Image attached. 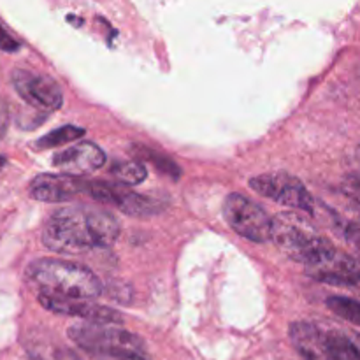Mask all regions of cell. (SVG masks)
I'll return each instance as SVG.
<instances>
[{
  "mask_svg": "<svg viewBox=\"0 0 360 360\" xmlns=\"http://www.w3.org/2000/svg\"><path fill=\"white\" fill-rule=\"evenodd\" d=\"M120 238V221L112 213L91 206L63 207L46 220L42 243L62 255H81L111 248Z\"/></svg>",
  "mask_w": 360,
  "mask_h": 360,
  "instance_id": "obj_1",
  "label": "cell"
},
{
  "mask_svg": "<svg viewBox=\"0 0 360 360\" xmlns=\"http://www.w3.org/2000/svg\"><path fill=\"white\" fill-rule=\"evenodd\" d=\"M25 276L37 299L94 301L104 292L94 271L69 260L39 259L27 267Z\"/></svg>",
  "mask_w": 360,
  "mask_h": 360,
  "instance_id": "obj_2",
  "label": "cell"
},
{
  "mask_svg": "<svg viewBox=\"0 0 360 360\" xmlns=\"http://www.w3.org/2000/svg\"><path fill=\"white\" fill-rule=\"evenodd\" d=\"M67 336L94 360H150L144 341L120 327L76 323Z\"/></svg>",
  "mask_w": 360,
  "mask_h": 360,
  "instance_id": "obj_3",
  "label": "cell"
},
{
  "mask_svg": "<svg viewBox=\"0 0 360 360\" xmlns=\"http://www.w3.org/2000/svg\"><path fill=\"white\" fill-rule=\"evenodd\" d=\"M273 241L288 259L311 267L336 252L333 243L315 231L306 218L283 213L273 220Z\"/></svg>",
  "mask_w": 360,
  "mask_h": 360,
  "instance_id": "obj_4",
  "label": "cell"
},
{
  "mask_svg": "<svg viewBox=\"0 0 360 360\" xmlns=\"http://www.w3.org/2000/svg\"><path fill=\"white\" fill-rule=\"evenodd\" d=\"M290 340L308 360H360V334L295 322L290 326Z\"/></svg>",
  "mask_w": 360,
  "mask_h": 360,
  "instance_id": "obj_5",
  "label": "cell"
},
{
  "mask_svg": "<svg viewBox=\"0 0 360 360\" xmlns=\"http://www.w3.org/2000/svg\"><path fill=\"white\" fill-rule=\"evenodd\" d=\"M229 227L253 243L273 241V220L262 206L243 193H229L224 202Z\"/></svg>",
  "mask_w": 360,
  "mask_h": 360,
  "instance_id": "obj_6",
  "label": "cell"
},
{
  "mask_svg": "<svg viewBox=\"0 0 360 360\" xmlns=\"http://www.w3.org/2000/svg\"><path fill=\"white\" fill-rule=\"evenodd\" d=\"M250 188L266 199L292 210L304 211V213H313L315 210V200L308 188L302 185L301 179L287 172H267V174L255 176L250 179Z\"/></svg>",
  "mask_w": 360,
  "mask_h": 360,
  "instance_id": "obj_7",
  "label": "cell"
},
{
  "mask_svg": "<svg viewBox=\"0 0 360 360\" xmlns=\"http://www.w3.org/2000/svg\"><path fill=\"white\" fill-rule=\"evenodd\" d=\"M86 193L97 202L118 207L120 211L130 214V217H153L167 207L165 200L136 193L120 183L90 181Z\"/></svg>",
  "mask_w": 360,
  "mask_h": 360,
  "instance_id": "obj_8",
  "label": "cell"
},
{
  "mask_svg": "<svg viewBox=\"0 0 360 360\" xmlns=\"http://www.w3.org/2000/svg\"><path fill=\"white\" fill-rule=\"evenodd\" d=\"M16 94L39 111H56L63 104L62 88L53 77L35 70L16 69L13 72Z\"/></svg>",
  "mask_w": 360,
  "mask_h": 360,
  "instance_id": "obj_9",
  "label": "cell"
},
{
  "mask_svg": "<svg viewBox=\"0 0 360 360\" xmlns=\"http://www.w3.org/2000/svg\"><path fill=\"white\" fill-rule=\"evenodd\" d=\"M90 179L72 174H39L32 179L28 193L32 199L41 202H65L79 193L88 192Z\"/></svg>",
  "mask_w": 360,
  "mask_h": 360,
  "instance_id": "obj_10",
  "label": "cell"
},
{
  "mask_svg": "<svg viewBox=\"0 0 360 360\" xmlns=\"http://www.w3.org/2000/svg\"><path fill=\"white\" fill-rule=\"evenodd\" d=\"M306 274L320 283L360 290V267L354 259L338 250L322 262L306 267Z\"/></svg>",
  "mask_w": 360,
  "mask_h": 360,
  "instance_id": "obj_11",
  "label": "cell"
},
{
  "mask_svg": "<svg viewBox=\"0 0 360 360\" xmlns=\"http://www.w3.org/2000/svg\"><path fill=\"white\" fill-rule=\"evenodd\" d=\"M105 164V153L101 146L90 141H79L74 146L60 151L53 157V165L62 169L63 174L81 176L98 171Z\"/></svg>",
  "mask_w": 360,
  "mask_h": 360,
  "instance_id": "obj_12",
  "label": "cell"
},
{
  "mask_svg": "<svg viewBox=\"0 0 360 360\" xmlns=\"http://www.w3.org/2000/svg\"><path fill=\"white\" fill-rule=\"evenodd\" d=\"M46 309L60 315H69L83 319L90 323H102V326H111V323H122L123 316L115 309L108 306L95 304L91 301H58V299H39Z\"/></svg>",
  "mask_w": 360,
  "mask_h": 360,
  "instance_id": "obj_13",
  "label": "cell"
},
{
  "mask_svg": "<svg viewBox=\"0 0 360 360\" xmlns=\"http://www.w3.org/2000/svg\"><path fill=\"white\" fill-rule=\"evenodd\" d=\"M109 171L115 176L116 181L123 186L139 185L148 178L146 167L141 162H118Z\"/></svg>",
  "mask_w": 360,
  "mask_h": 360,
  "instance_id": "obj_14",
  "label": "cell"
},
{
  "mask_svg": "<svg viewBox=\"0 0 360 360\" xmlns=\"http://www.w3.org/2000/svg\"><path fill=\"white\" fill-rule=\"evenodd\" d=\"M327 308L333 313H336L340 319L360 327V301H355V299L350 297H341V295H333V297L327 299Z\"/></svg>",
  "mask_w": 360,
  "mask_h": 360,
  "instance_id": "obj_15",
  "label": "cell"
},
{
  "mask_svg": "<svg viewBox=\"0 0 360 360\" xmlns=\"http://www.w3.org/2000/svg\"><path fill=\"white\" fill-rule=\"evenodd\" d=\"M83 136H84V130L79 129V127L63 125V127H60V129L49 132L48 136L41 137V139L37 141V148H41V150H46V148L62 146V144L70 143V141L81 139Z\"/></svg>",
  "mask_w": 360,
  "mask_h": 360,
  "instance_id": "obj_16",
  "label": "cell"
},
{
  "mask_svg": "<svg viewBox=\"0 0 360 360\" xmlns=\"http://www.w3.org/2000/svg\"><path fill=\"white\" fill-rule=\"evenodd\" d=\"M136 151L141 158H144V160L155 164V167H157L160 172H164V174L171 176V178H174V179H178L179 174H181V169L176 165V162L171 160L169 157H165V155L155 153V151L148 150V148H143V146L136 148Z\"/></svg>",
  "mask_w": 360,
  "mask_h": 360,
  "instance_id": "obj_17",
  "label": "cell"
},
{
  "mask_svg": "<svg viewBox=\"0 0 360 360\" xmlns=\"http://www.w3.org/2000/svg\"><path fill=\"white\" fill-rule=\"evenodd\" d=\"M32 359L34 360H79V357H77L74 352L67 350L65 347H60V345L41 348L39 352L32 354Z\"/></svg>",
  "mask_w": 360,
  "mask_h": 360,
  "instance_id": "obj_18",
  "label": "cell"
},
{
  "mask_svg": "<svg viewBox=\"0 0 360 360\" xmlns=\"http://www.w3.org/2000/svg\"><path fill=\"white\" fill-rule=\"evenodd\" d=\"M343 192L352 200L360 204V176H348L343 181Z\"/></svg>",
  "mask_w": 360,
  "mask_h": 360,
  "instance_id": "obj_19",
  "label": "cell"
},
{
  "mask_svg": "<svg viewBox=\"0 0 360 360\" xmlns=\"http://www.w3.org/2000/svg\"><path fill=\"white\" fill-rule=\"evenodd\" d=\"M345 236H347V241L360 253V218L350 221V224L347 225V229H345Z\"/></svg>",
  "mask_w": 360,
  "mask_h": 360,
  "instance_id": "obj_20",
  "label": "cell"
},
{
  "mask_svg": "<svg viewBox=\"0 0 360 360\" xmlns=\"http://www.w3.org/2000/svg\"><path fill=\"white\" fill-rule=\"evenodd\" d=\"M0 48L7 49V51H14V49H18V42L14 41V39L11 37L2 27H0Z\"/></svg>",
  "mask_w": 360,
  "mask_h": 360,
  "instance_id": "obj_21",
  "label": "cell"
},
{
  "mask_svg": "<svg viewBox=\"0 0 360 360\" xmlns=\"http://www.w3.org/2000/svg\"><path fill=\"white\" fill-rule=\"evenodd\" d=\"M6 130H7V111L0 105V139L4 137Z\"/></svg>",
  "mask_w": 360,
  "mask_h": 360,
  "instance_id": "obj_22",
  "label": "cell"
},
{
  "mask_svg": "<svg viewBox=\"0 0 360 360\" xmlns=\"http://www.w3.org/2000/svg\"><path fill=\"white\" fill-rule=\"evenodd\" d=\"M4 164H6V158L0 157V169H2V165H4Z\"/></svg>",
  "mask_w": 360,
  "mask_h": 360,
  "instance_id": "obj_23",
  "label": "cell"
},
{
  "mask_svg": "<svg viewBox=\"0 0 360 360\" xmlns=\"http://www.w3.org/2000/svg\"><path fill=\"white\" fill-rule=\"evenodd\" d=\"M357 158H359V162H360V146H359V150H357Z\"/></svg>",
  "mask_w": 360,
  "mask_h": 360,
  "instance_id": "obj_24",
  "label": "cell"
}]
</instances>
